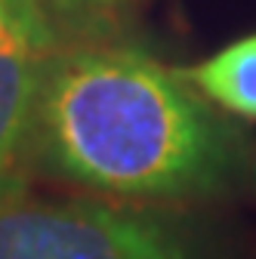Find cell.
Returning <instances> with one entry per match:
<instances>
[{
  "label": "cell",
  "instance_id": "cell-5",
  "mask_svg": "<svg viewBox=\"0 0 256 259\" xmlns=\"http://www.w3.org/2000/svg\"><path fill=\"white\" fill-rule=\"evenodd\" d=\"M47 4L56 7V10H65V13H74V10L96 13V10H105V7H117L123 0H47Z\"/></svg>",
  "mask_w": 256,
  "mask_h": 259
},
{
  "label": "cell",
  "instance_id": "cell-4",
  "mask_svg": "<svg viewBox=\"0 0 256 259\" xmlns=\"http://www.w3.org/2000/svg\"><path fill=\"white\" fill-rule=\"evenodd\" d=\"M204 99L226 111L256 120V34L235 40L207 62L182 71Z\"/></svg>",
  "mask_w": 256,
  "mask_h": 259
},
{
  "label": "cell",
  "instance_id": "cell-2",
  "mask_svg": "<svg viewBox=\"0 0 256 259\" xmlns=\"http://www.w3.org/2000/svg\"><path fill=\"white\" fill-rule=\"evenodd\" d=\"M0 259H191L173 225L105 201H0Z\"/></svg>",
  "mask_w": 256,
  "mask_h": 259
},
{
  "label": "cell",
  "instance_id": "cell-6",
  "mask_svg": "<svg viewBox=\"0 0 256 259\" xmlns=\"http://www.w3.org/2000/svg\"><path fill=\"white\" fill-rule=\"evenodd\" d=\"M253 182H256V154H253Z\"/></svg>",
  "mask_w": 256,
  "mask_h": 259
},
{
  "label": "cell",
  "instance_id": "cell-3",
  "mask_svg": "<svg viewBox=\"0 0 256 259\" xmlns=\"http://www.w3.org/2000/svg\"><path fill=\"white\" fill-rule=\"evenodd\" d=\"M53 53L47 0H0V201L22 194L34 105Z\"/></svg>",
  "mask_w": 256,
  "mask_h": 259
},
{
  "label": "cell",
  "instance_id": "cell-1",
  "mask_svg": "<svg viewBox=\"0 0 256 259\" xmlns=\"http://www.w3.org/2000/svg\"><path fill=\"white\" fill-rule=\"evenodd\" d=\"M31 148L56 176L126 201L213 194L235 160L232 130L191 80L126 47L50 56Z\"/></svg>",
  "mask_w": 256,
  "mask_h": 259
}]
</instances>
